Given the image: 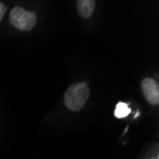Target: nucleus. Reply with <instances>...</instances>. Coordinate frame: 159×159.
<instances>
[{"label": "nucleus", "mask_w": 159, "mask_h": 159, "mask_svg": "<svg viewBox=\"0 0 159 159\" xmlns=\"http://www.w3.org/2000/svg\"><path fill=\"white\" fill-rule=\"evenodd\" d=\"M152 159H156V158H152Z\"/></svg>", "instance_id": "nucleus-7"}, {"label": "nucleus", "mask_w": 159, "mask_h": 159, "mask_svg": "<svg viewBox=\"0 0 159 159\" xmlns=\"http://www.w3.org/2000/svg\"><path fill=\"white\" fill-rule=\"evenodd\" d=\"M6 11H7V7L2 2H0V22H1Z\"/></svg>", "instance_id": "nucleus-6"}, {"label": "nucleus", "mask_w": 159, "mask_h": 159, "mask_svg": "<svg viewBox=\"0 0 159 159\" xmlns=\"http://www.w3.org/2000/svg\"><path fill=\"white\" fill-rule=\"evenodd\" d=\"M132 110L129 108L127 103L124 102H118L114 110V116L117 118H125L126 116L131 113Z\"/></svg>", "instance_id": "nucleus-5"}, {"label": "nucleus", "mask_w": 159, "mask_h": 159, "mask_svg": "<svg viewBox=\"0 0 159 159\" xmlns=\"http://www.w3.org/2000/svg\"><path fill=\"white\" fill-rule=\"evenodd\" d=\"M90 96V89L87 83L78 82L70 85L65 93L64 100L68 109L79 111L85 106Z\"/></svg>", "instance_id": "nucleus-1"}, {"label": "nucleus", "mask_w": 159, "mask_h": 159, "mask_svg": "<svg viewBox=\"0 0 159 159\" xmlns=\"http://www.w3.org/2000/svg\"><path fill=\"white\" fill-rule=\"evenodd\" d=\"M94 0H79L77 1V11L83 18H90L94 11Z\"/></svg>", "instance_id": "nucleus-4"}, {"label": "nucleus", "mask_w": 159, "mask_h": 159, "mask_svg": "<svg viewBox=\"0 0 159 159\" xmlns=\"http://www.w3.org/2000/svg\"><path fill=\"white\" fill-rule=\"evenodd\" d=\"M143 94L146 100L153 106L159 103V85L157 81L152 78H145L141 82Z\"/></svg>", "instance_id": "nucleus-3"}, {"label": "nucleus", "mask_w": 159, "mask_h": 159, "mask_svg": "<svg viewBox=\"0 0 159 159\" xmlns=\"http://www.w3.org/2000/svg\"><path fill=\"white\" fill-rule=\"evenodd\" d=\"M10 21L20 31H32L36 23V16L21 7H14L10 12Z\"/></svg>", "instance_id": "nucleus-2"}]
</instances>
